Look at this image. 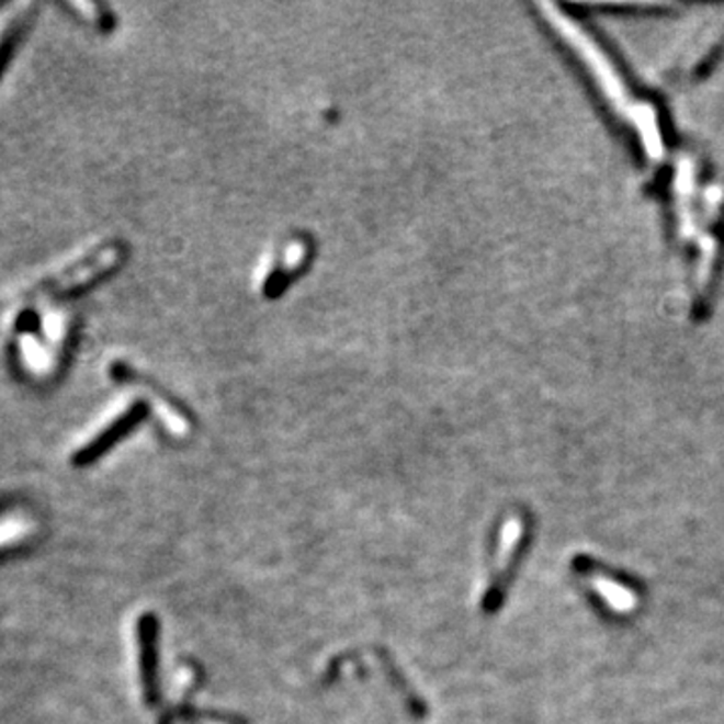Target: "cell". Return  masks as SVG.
I'll return each instance as SVG.
<instances>
[{"label": "cell", "mask_w": 724, "mask_h": 724, "mask_svg": "<svg viewBox=\"0 0 724 724\" xmlns=\"http://www.w3.org/2000/svg\"><path fill=\"white\" fill-rule=\"evenodd\" d=\"M144 403H135L132 409H127L123 415H120L115 421L97 434L95 439H91L87 445L81 446L72 455V465L75 467H87V465L99 461L105 453H109L111 446L117 445L123 437L132 433L133 429L144 419Z\"/></svg>", "instance_id": "cell-1"}, {"label": "cell", "mask_w": 724, "mask_h": 724, "mask_svg": "<svg viewBox=\"0 0 724 724\" xmlns=\"http://www.w3.org/2000/svg\"><path fill=\"white\" fill-rule=\"evenodd\" d=\"M89 272H91V262H89L87 258H81V260H77L75 264L67 265L65 270L57 272L55 276L41 280V282H38L36 286H33V289H29L26 292H21V294H14L11 298L0 302V314L4 313V310H9V308L14 306L16 302L48 298V296H55V294H59V292L65 294L67 286L84 282L87 276H89Z\"/></svg>", "instance_id": "cell-2"}, {"label": "cell", "mask_w": 724, "mask_h": 724, "mask_svg": "<svg viewBox=\"0 0 724 724\" xmlns=\"http://www.w3.org/2000/svg\"><path fill=\"white\" fill-rule=\"evenodd\" d=\"M139 638V668L144 680L145 700L156 704L157 700V620L151 614L142 615L137 626Z\"/></svg>", "instance_id": "cell-3"}, {"label": "cell", "mask_w": 724, "mask_h": 724, "mask_svg": "<svg viewBox=\"0 0 724 724\" xmlns=\"http://www.w3.org/2000/svg\"><path fill=\"white\" fill-rule=\"evenodd\" d=\"M36 7H29L24 9L19 16H14L9 26L4 29V33L0 36V81L2 77L9 71L12 60L16 57L19 48L24 43V38L29 35V31L35 24Z\"/></svg>", "instance_id": "cell-4"}]
</instances>
